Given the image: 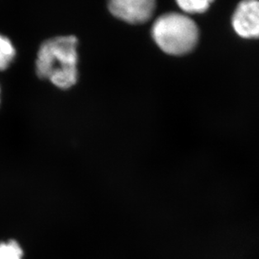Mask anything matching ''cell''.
<instances>
[{"instance_id": "cell-1", "label": "cell", "mask_w": 259, "mask_h": 259, "mask_svg": "<svg viewBox=\"0 0 259 259\" xmlns=\"http://www.w3.org/2000/svg\"><path fill=\"white\" fill-rule=\"evenodd\" d=\"M77 39L73 35L50 38L41 43L35 61L38 77L48 79L61 90L76 84Z\"/></svg>"}, {"instance_id": "cell-2", "label": "cell", "mask_w": 259, "mask_h": 259, "mask_svg": "<svg viewBox=\"0 0 259 259\" xmlns=\"http://www.w3.org/2000/svg\"><path fill=\"white\" fill-rule=\"evenodd\" d=\"M152 38L169 55H185L196 47L198 26L191 18L180 13H167L157 18L152 28Z\"/></svg>"}, {"instance_id": "cell-3", "label": "cell", "mask_w": 259, "mask_h": 259, "mask_svg": "<svg viewBox=\"0 0 259 259\" xmlns=\"http://www.w3.org/2000/svg\"><path fill=\"white\" fill-rule=\"evenodd\" d=\"M108 8L115 17L129 24H143L152 18L156 0H109Z\"/></svg>"}, {"instance_id": "cell-4", "label": "cell", "mask_w": 259, "mask_h": 259, "mask_svg": "<svg viewBox=\"0 0 259 259\" xmlns=\"http://www.w3.org/2000/svg\"><path fill=\"white\" fill-rule=\"evenodd\" d=\"M232 26L243 38H259V0H243L232 16Z\"/></svg>"}, {"instance_id": "cell-5", "label": "cell", "mask_w": 259, "mask_h": 259, "mask_svg": "<svg viewBox=\"0 0 259 259\" xmlns=\"http://www.w3.org/2000/svg\"><path fill=\"white\" fill-rule=\"evenodd\" d=\"M16 56V49L10 38L0 34V71H5Z\"/></svg>"}, {"instance_id": "cell-6", "label": "cell", "mask_w": 259, "mask_h": 259, "mask_svg": "<svg viewBox=\"0 0 259 259\" xmlns=\"http://www.w3.org/2000/svg\"><path fill=\"white\" fill-rule=\"evenodd\" d=\"M214 0H176L179 7L187 14H201L206 11Z\"/></svg>"}, {"instance_id": "cell-7", "label": "cell", "mask_w": 259, "mask_h": 259, "mask_svg": "<svg viewBox=\"0 0 259 259\" xmlns=\"http://www.w3.org/2000/svg\"><path fill=\"white\" fill-rule=\"evenodd\" d=\"M23 250L14 240L0 243V259H22Z\"/></svg>"}]
</instances>
